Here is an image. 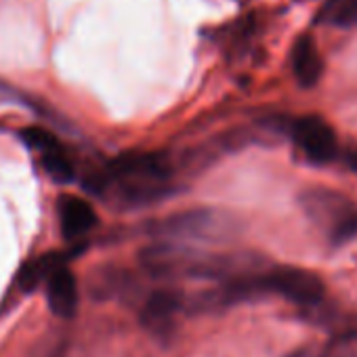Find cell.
Wrapping results in <instances>:
<instances>
[{
    "label": "cell",
    "mask_w": 357,
    "mask_h": 357,
    "mask_svg": "<svg viewBox=\"0 0 357 357\" xmlns=\"http://www.w3.org/2000/svg\"><path fill=\"white\" fill-rule=\"evenodd\" d=\"M301 208L326 234L332 246H344L357 240V206L344 194L313 188L301 194Z\"/></svg>",
    "instance_id": "6da1fadb"
},
{
    "label": "cell",
    "mask_w": 357,
    "mask_h": 357,
    "mask_svg": "<svg viewBox=\"0 0 357 357\" xmlns=\"http://www.w3.org/2000/svg\"><path fill=\"white\" fill-rule=\"evenodd\" d=\"M263 292L280 294L282 298L298 305L305 311H311L321 305L326 296V286L321 278L309 269L301 267H273L267 273H261Z\"/></svg>",
    "instance_id": "7a4b0ae2"
},
{
    "label": "cell",
    "mask_w": 357,
    "mask_h": 357,
    "mask_svg": "<svg viewBox=\"0 0 357 357\" xmlns=\"http://www.w3.org/2000/svg\"><path fill=\"white\" fill-rule=\"evenodd\" d=\"M290 137L311 164H328L338 155L334 128L319 116H303L292 120Z\"/></svg>",
    "instance_id": "3957f363"
},
{
    "label": "cell",
    "mask_w": 357,
    "mask_h": 357,
    "mask_svg": "<svg viewBox=\"0 0 357 357\" xmlns=\"http://www.w3.org/2000/svg\"><path fill=\"white\" fill-rule=\"evenodd\" d=\"M227 221L213 211H190L168 217L155 225V231L162 236H211L223 231Z\"/></svg>",
    "instance_id": "277c9868"
},
{
    "label": "cell",
    "mask_w": 357,
    "mask_h": 357,
    "mask_svg": "<svg viewBox=\"0 0 357 357\" xmlns=\"http://www.w3.org/2000/svg\"><path fill=\"white\" fill-rule=\"evenodd\" d=\"M47 303L57 317H72L78 307V282L74 273L61 265L47 278Z\"/></svg>",
    "instance_id": "5b68a950"
},
{
    "label": "cell",
    "mask_w": 357,
    "mask_h": 357,
    "mask_svg": "<svg viewBox=\"0 0 357 357\" xmlns=\"http://www.w3.org/2000/svg\"><path fill=\"white\" fill-rule=\"evenodd\" d=\"M59 227L66 240H76L86 236L97 225V213L95 208L76 196H63L59 198Z\"/></svg>",
    "instance_id": "8992f818"
},
{
    "label": "cell",
    "mask_w": 357,
    "mask_h": 357,
    "mask_svg": "<svg viewBox=\"0 0 357 357\" xmlns=\"http://www.w3.org/2000/svg\"><path fill=\"white\" fill-rule=\"evenodd\" d=\"M292 74L303 89H313L324 74V59L311 36H301L292 47Z\"/></svg>",
    "instance_id": "52a82bcc"
},
{
    "label": "cell",
    "mask_w": 357,
    "mask_h": 357,
    "mask_svg": "<svg viewBox=\"0 0 357 357\" xmlns=\"http://www.w3.org/2000/svg\"><path fill=\"white\" fill-rule=\"evenodd\" d=\"M178 309H181V296L170 290H158L147 298L141 319L149 330L160 332V330L170 328Z\"/></svg>",
    "instance_id": "ba28073f"
},
{
    "label": "cell",
    "mask_w": 357,
    "mask_h": 357,
    "mask_svg": "<svg viewBox=\"0 0 357 357\" xmlns=\"http://www.w3.org/2000/svg\"><path fill=\"white\" fill-rule=\"evenodd\" d=\"M66 263V257L59 252H49L36 261H30L24 265V269L17 275V284L24 292H32L34 288H38L43 282H47V278Z\"/></svg>",
    "instance_id": "9c48e42d"
},
{
    "label": "cell",
    "mask_w": 357,
    "mask_h": 357,
    "mask_svg": "<svg viewBox=\"0 0 357 357\" xmlns=\"http://www.w3.org/2000/svg\"><path fill=\"white\" fill-rule=\"evenodd\" d=\"M317 24L336 28L357 26V0H326L317 13Z\"/></svg>",
    "instance_id": "30bf717a"
},
{
    "label": "cell",
    "mask_w": 357,
    "mask_h": 357,
    "mask_svg": "<svg viewBox=\"0 0 357 357\" xmlns=\"http://www.w3.org/2000/svg\"><path fill=\"white\" fill-rule=\"evenodd\" d=\"M40 162L43 168L47 170V174L57 183H70L74 181V164L70 160V155L63 151V147L51 149L47 153H40Z\"/></svg>",
    "instance_id": "8fae6325"
},
{
    "label": "cell",
    "mask_w": 357,
    "mask_h": 357,
    "mask_svg": "<svg viewBox=\"0 0 357 357\" xmlns=\"http://www.w3.org/2000/svg\"><path fill=\"white\" fill-rule=\"evenodd\" d=\"M20 137H22V141H24L30 149H34V151H38V153H47V151H51V149L61 147L59 139H57L51 130H47V128H43V126H28V128H24V130L20 132Z\"/></svg>",
    "instance_id": "7c38bea8"
},
{
    "label": "cell",
    "mask_w": 357,
    "mask_h": 357,
    "mask_svg": "<svg viewBox=\"0 0 357 357\" xmlns=\"http://www.w3.org/2000/svg\"><path fill=\"white\" fill-rule=\"evenodd\" d=\"M340 158H342L344 166H347L351 172L357 174V147H347V149L340 153Z\"/></svg>",
    "instance_id": "4fadbf2b"
}]
</instances>
